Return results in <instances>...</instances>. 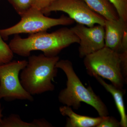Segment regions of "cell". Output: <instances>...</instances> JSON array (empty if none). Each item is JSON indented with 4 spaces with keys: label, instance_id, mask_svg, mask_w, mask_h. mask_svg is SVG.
Returning <instances> with one entry per match:
<instances>
[{
    "label": "cell",
    "instance_id": "cell-19",
    "mask_svg": "<svg viewBox=\"0 0 127 127\" xmlns=\"http://www.w3.org/2000/svg\"><path fill=\"white\" fill-rule=\"evenodd\" d=\"M2 109L1 108V105L0 104V123L1 122L2 119Z\"/></svg>",
    "mask_w": 127,
    "mask_h": 127
},
{
    "label": "cell",
    "instance_id": "cell-9",
    "mask_svg": "<svg viewBox=\"0 0 127 127\" xmlns=\"http://www.w3.org/2000/svg\"><path fill=\"white\" fill-rule=\"evenodd\" d=\"M105 46L116 52L123 53L127 47V22L119 18L106 20L104 25Z\"/></svg>",
    "mask_w": 127,
    "mask_h": 127
},
{
    "label": "cell",
    "instance_id": "cell-7",
    "mask_svg": "<svg viewBox=\"0 0 127 127\" xmlns=\"http://www.w3.org/2000/svg\"><path fill=\"white\" fill-rule=\"evenodd\" d=\"M41 11L44 14L63 12L74 21L89 27L96 25L104 26L106 20L90 8L84 0H57Z\"/></svg>",
    "mask_w": 127,
    "mask_h": 127
},
{
    "label": "cell",
    "instance_id": "cell-17",
    "mask_svg": "<svg viewBox=\"0 0 127 127\" xmlns=\"http://www.w3.org/2000/svg\"><path fill=\"white\" fill-rule=\"evenodd\" d=\"M120 127V122L114 117L106 116L103 117L101 122L97 127Z\"/></svg>",
    "mask_w": 127,
    "mask_h": 127
},
{
    "label": "cell",
    "instance_id": "cell-12",
    "mask_svg": "<svg viewBox=\"0 0 127 127\" xmlns=\"http://www.w3.org/2000/svg\"><path fill=\"white\" fill-rule=\"evenodd\" d=\"M52 125L44 118L35 119L31 122L23 121L18 114H12L2 118L0 127H51Z\"/></svg>",
    "mask_w": 127,
    "mask_h": 127
},
{
    "label": "cell",
    "instance_id": "cell-16",
    "mask_svg": "<svg viewBox=\"0 0 127 127\" xmlns=\"http://www.w3.org/2000/svg\"><path fill=\"white\" fill-rule=\"evenodd\" d=\"M115 7L119 18L127 22V0H108Z\"/></svg>",
    "mask_w": 127,
    "mask_h": 127
},
{
    "label": "cell",
    "instance_id": "cell-5",
    "mask_svg": "<svg viewBox=\"0 0 127 127\" xmlns=\"http://www.w3.org/2000/svg\"><path fill=\"white\" fill-rule=\"evenodd\" d=\"M37 9L30 8L22 14L21 20L16 25L8 28L0 30V35L6 39L11 35L21 33L32 34L46 31L51 28L59 26H67L74 23L69 17L62 16L59 18L48 17Z\"/></svg>",
    "mask_w": 127,
    "mask_h": 127
},
{
    "label": "cell",
    "instance_id": "cell-1",
    "mask_svg": "<svg viewBox=\"0 0 127 127\" xmlns=\"http://www.w3.org/2000/svg\"><path fill=\"white\" fill-rule=\"evenodd\" d=\"M79 42L71 28L64 27L51 33L44 31L31 34L26 38L16 34L9 45L14 53L20 56L28 57L32 51H40L46 56L54 57L65 48Z\"/></svg>",
    "mask_w": 127,
    "mask_h": 127
},
{
    "label": "cell",
    "instance_id": "cell-11",
    "mask_svg": "<svg viewBox=\"0 0 127 127\" xmlns=\"http://www.w3.org/2000/svg\"><path fill=\"white\" fill-rule=\"evenodd\" d=\"M94 77L107 91L111 94L113 97L116 107L120 116V127H127V116L123 99V96L125 92L123 89L117 88L112 84H108L102 78L98 76H95Z\"/></svg>",
    "mask_w": 127,
    "mask_h": 127
},
{
    "label": "cell",
    "instance_id": "cell-4",
    "mask_svg": "<svg viewBox=\"0 0 127 127\" xmlns=\"http://www.w3.org/2000/svg\"><path fill=\"white\" fill-rule=\"evenodd\" d=\"M83 62L89 75L108 79L123 89L127 76V53H118L105 46L84 57Z\"/></svg>",
    "mask_w": 127,
    "mask_h": 127
},
{
    "label": "cell",
    "instance_id": "cell-18",
    "mask_svg": "<svg viewBox=\"0 0 127 127\" xmlns=\"http://www.w3.org/2000/svg\"><path fill=\"white\" fill-rule=\"evenodd\" d=\"M57 0H33L32 7L41 11Z\"/></svg>",
    "mask_w": 127,
    "mask_h": 127
},
{
    "label": "cell",
    "instance_id": "cell-8",
    "mask_svg": "<svg viewBox=\"0 0 127 127\" xmlns=\"http://www.w3.org/2000/svg\"><path fill=\"white\" fill-rule=\"evenodd\" d=\"M71 29L79 38L78 52L81 58L105 47L104 26L97 25L89 27L78 23Z\"/></svg>",
    "mask_w": 127,
    "mask_h": 127
},
{
    "label": "cell",
    "instance_id": "cell-10",
    "mask_svg": "<svg viewBox=\"0 0 127 127\" xmlns=\"http://www.w3.org/2000/svg\"><path fill=\"white\" fill-rule=\"evenodd\" d=\"M59 111L62 116H67L66 127H97L103 117L94 118L82 116L75 113L70 107L64 105L60 107Z\"/></svg>",
    "mask_w": 127,
    "mask_h": 127
},
{
    "label": "cell",
    "instance_id": "cell-3",
    "mask_svg": "<svg viewBox=\"0 0 127 127\" xmlns=\"http://www.w3.org/2000/svg\"><path fill=\"white\" fill-rule=\"evenodd\" d=\"M56 67L62 70L67 78L66 87L61 90L58 95V100L61 103L77 110L81 102H84L94 108L100 117L108 116L109 112L106 105L91 87L86 88L83 85L75 72L70 61L59 60Z\"/></svg>",
    "mask_w": 127,
    "mask_h": 127
},
{
    "label": "cell",
    "instance_id": "cell-6",
    "mask_svg": "<svg viewBox=\"0 0 127 127\" xmlns=\"http://www.w3.org/2000/svg\"><path fill=\"white\" fill-rule=\"evenodd\" d=\"M26 60L12 61L0 65V100H27L32 102L33 96L21 84L19 75L27 64Z\"/></svg>",
    "mask_w": 127,
    "mask_h": 127
},
{
    "label": "cell",
    "instance_id": "cell-14",
    "mask_svg": "<svg viewBox=\"0 0 127 127\" xmlns=\"http://www.w3.org/2000/svg\"><path fill=\"white\" fill-rule=\"evenodd\" d=\"M14 54L9 45L3 41L0 35V65L11 61Z\"/></svg>",
    "mask_w": 127,
    "mask_h": 127
},
{
    "label": "cell",
    "instance_id": "cell-20",
    "mask_svg": "<svg viewBox=\"0 0 127 127\" xmlns=\"http://www.w3.org/2000/svg\"><path fill=\"white\" fill-rule=\"evenodd\" d=\"M8 0V1H9V0Z\"/></svg>",
    "mask_w": 127,
    "mask_h": 127
},
{
    "label": "cell",
    "instance_id": "cell-2",
    "mask_svg": "<svg viewBox=\"0 0 127 127\" xmlns=\"http://www.w3.org/2000/svg\"><path fill=\"white\" fill-rule=\"evenodd\" d=\"M59 60L58 56L48 57L43 54L28 57L27 65L19 75L24 89L32 96L54 91L52 82L57 75L56 64Z\"/></svg>",
    "mask_w": 127,
    "mask_h": 127
},
{
    "label": "cell",
    "instance_id": "cell-15",
    "mask_svg": "<svg viewBox=\"0 0 127 127\" xmlns=\"http://www.w3.org/2000/svg\"><path fill=\"white\" fill-rule=\"evenodd\" d=\"M9 1L21 16L31 8L33 0H9Z\"/></svg>",
    "mask_w": 127,
    "mask_h": 127
},
{
    "label": "cell",
    "instance_id": "cell-13",
    "mask_svg": "<svg viewBox=\"0 0 127 127\" xmlns=\"http://www.w3.org/2000/svg\"><path fill=\"white\" fill-rule=\"evenodd\" d=\"M93 10L102 16L106 20H116L119 18L113 5L108 0H84Z\"/></svg>",
    "mask_w": 127,
    "mask_h": 127
}]
</instances>
